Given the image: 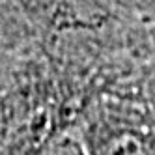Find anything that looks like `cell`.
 <instances>
[{
	"instance_id": "6da1fadb",
	"label": "cell",
	"mask_w": 155,
	"mask_h": 155,
	"mask_svg": "<svg viewBox=\"0 0 155 155\" xmlns=\"http://www.w3.org/2000/svg\"><path fill=\"white\" fill-rule=\"evenodd\" d=\"M103 155H155V153L140 135L133 131H121L107 140Z\"/></svg>"
}]
</instances>
